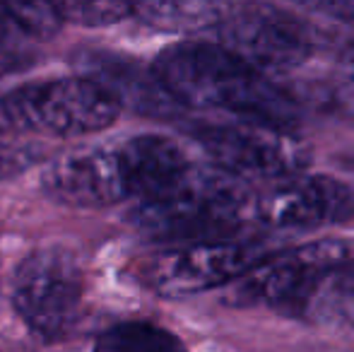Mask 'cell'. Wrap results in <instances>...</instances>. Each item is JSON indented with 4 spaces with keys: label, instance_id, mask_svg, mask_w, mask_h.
<instances>
[{
    "label": "cell",
    "instance_id": "1",
    "mask_svg": "<svg viewBox=\"0 0 354 352\" xmlns=\"http://www.w3.org/2000/svg\"><path fill=\"white\" fill-rule=\"evenodd\" d=\"M186 152L162 136H138L118 145H92L48 162L44 191L71 207H109L157 193L188 167Z\"/></svg>",
    "mask_w": 354,
    "mask_h": 352
},
{
    "label": "cell",
    "instance_id": "2",
    "mask_svg": "<svg viewBox=\"0 0 354 352\" xmlns=\"http://www.w3.org/2000/svg\"><path fill=\"white\" fill-rule=\"evenodd\" d=\"M152 71L178 106L229 111L287 128L294 123V106L282 89L224 44L178 41L154 58Z\"/></svg>",
    "mask_w": 354,
    "mask_h": 352
},
{
    "label": "cell",
    "instance_id": "3",
    "mask_svg": "<svg viewBox=\"0 0 354 352\" xmlns=\"http://www.w3.org/2000/svg\"><path fill=\"white\" fill-rule=\"evenodd\" d=\"M251 193L243 178L212 167L191 165L178 178L133 207V222L162 241L227 239L234 227L248 222Z\"/></svg>",
    "mask_w": 354,
    "mask_h": 352
},
{
    "label": "cell",
    "instance_id": "4",
    "mask_svg": "<svg viewBox=\"0 0 354 352\" xmlns=\"http://www.w3.org/2000/svg\"><path fill=\"white\" fill-rule=\"evenodd\" d=\"M3 104L39 138H75L104 131L121 113L116 99L84 75L27 82L5 94Z\"/></svg>",
    "mask_w": 354,
    "mask_h": 352
},
{
    "label": "cell",
    "instance_id": "5",
    "mask_svg": "<svg viewBox=\"0 0 354 352\" xmlns=\"http://www.w3.org/2000/svg\"><path fill=\"white\" fill-rule=\"evenodd\" d=\"M354 256V241L318 239L297 249L266 256L241 277L239 295L270 309L301 311L313 304L326 282Z\"/></svg>",
    "mask_w": 354,
    "mask_h": 352
},
{
    "label": "cell",
    "instance_id": "6",
    "mask_svg": "<svg viewBox=\"0 0 354 352\" xmlns=\"http://www.w3.org/2000/svg\"><path fill=\"white\" fill-rule=\"evenodd\" d=\"M201 142L219 169L239 178H282L304 174L311 147L292 128L239 118L236 123L201 131Z\"/></svg>",
    "mask_w": 354,
    "mask_h": 352
},
{
    "label": "cell",
    "instance_id": "7",
    "mask_svg": "<svg viewBox=\"0 0 354 352\" xmlns=\"http://www.w3.org/2000/svg\"><path fill=\"white\" fill-rule=\"evenodd\" d=\"M266 256L256 244L234 239L188 241L149 256L140 272L149 290L176 299L241 280Z\"/></svg>",
    "mask_w": 354,
    "mask_h": 352
},
{
    "label": "cell",
    "instance_id": "8",
    "mask_svg": "<svg viewBox=\"0 0 354 352\" xmlns=\"http://www.w3.org/2000/svg\"><path fill=\"white\" fill-rule=\"evenodd\" d=\"M84 280L77 261L63 249L34 251L15 272L12 304L41 335H61L77 319Z\"/></svg>",
    "mask_w": 354,
    "mask_h": 352
},
{
    "label": "cell",
    "instance_id": "9",
    "mask_svg": "<svg viewBox=\"0 0 354 352\" xmlns=\"http://www.w3.org/2000/svg\"><path fill=\"white\" fill-rule=\"evenodd\" d=\"M354 217V188L326 174H297L251 196L248 222L272 230H316Z\"/></svg>",
    "mask_w": 354,
    "mask_h": 352
},
{
    "label": "cell",
    "instance_id": "10",
    "mask_svg": "<svg viewBox=\"0 0 354 352\" xmlns=\"http://www.w3.org/2000/svg\"><path fill=\"white\" fill-rule=\"evenodd\" d=\"M219 32V44L266 75L301 66L313 51L306 24L272 5H239Z\"/></svg>",
    "mask_w": 354,
    "mask_h": 352
},
{
    "label": "cell",
    "instance_id": "11",
    "mask_svg": "<svg viewBox=\"0 0 354 352\" xmlns=\"http://www.w3.org/2000/svg\"><path fill=\"white\" fill-rule=\"evenodd\" d=\"M82 75L99 82L121 109L131 106L140 113H154L176 106L154 71H145L136 61H123L116 53H87L82 58Z\"/></svg>",
    "mask_w": 354,
    "mask_h": 352
},
{
    "label": "cell",
    "instance_id": "12",
    "mask_svg": "<svg viewBox=\"0 0 354 352\" xmlns=\"http://www.w3.org/2000/svg\"><path fill=\"white\" fill-rule=\"evenodd\" d=\"M236 8V0H133V12L164 32L222 27Z\"/></svg>",
    "mask_w": 354,
    "mask_h": 352
},
{
    "label": "cell",
    "instance_id": "13",
    "mask_svg": "<svg viewBox=\"0 0 354 352\" xmlns=\"http://www.w3.org/2000/svg\"><path fill=\"white\" fill-rule=\"evenodd\" d=\"M94 352H188L186 345L167 328L131 321L99 335Z\"/></svg>",
    "mask_w": 354,
    "mask_h": 352
},
{
    "label": "cell",
    "instance_id": "14",
    "mask_svg": "<svg viewBox=\"0 0 354 352\" xmlns=\"http://www.w3.org/2000/svg\"><path fill=\"white\" fill-rule=\"evenodd\" d=\"M0 17L29 39H51L63 27L53 0H0Z\"/></svg>",
    "mask_w": 354,
    "mask_h": 352
},
{
    "label": "cell",
    "instance_id": "15",
    "mask_svg": "<svg viewBox=\"0 0 354 352\" xmlns=\"http://www.w3.org/2000/svg\"><path fill=\"white\" fill-rule=\"evenodd\" d=\"M39 136L29 133L0 99V174H12L29 165L37 157Z\"/></svg>",
    "mask_w": 354,
    "mask_h": 352
},
{
    "label": "cell",
    "instance_id": "16",
    "mask_svg": "<svg viewBox=\"0 0 354 352\" xmlns=\"http://www.w3.org/2000/svg\"><path fill=\"white\" fill-rule=\"evenodd\" d=\"M63 22L77 27H109L133 15V0H53Z\"/></svg>",
    "mask_w": 354,
    "mask_h": 352
},
{
    "label": "cell",
    "instance_id": "17",
    "mask_svg": "<svg viewBox=\"0 0 354 352\" xmlns=\"http://www.w3.org/2000/svg\"><path fill=\"white\" fill-rule=\"evenodd\" d=\"M316 299L321 302L323 311L354 324V256L326 282Z\"/></svg>",
    "mask_w": 354,
    "mask_h": 352
},
{
    "label": "cell",
    "instance_id": "18",
    "mask_svg": "<svg viewBox=\"0 0 354 352\" xmlns=\"http://www.w3.org/2000/svg\"><path fill=\"white\" fill-rule=\"evenodd\" d=\"M335 99L354 121V44L340 56L335 68Z\"/></svg>",
    "mask_w": 354,
    "mask_h": 352
},
{
    "label": "cell",
    "instance_id": "19",
    "mask_svg": "<svg viewBox=\"0 0 354 352\" xmlns=\"http://www.w3.org/2000/svg\"><path fill=\"white\" fill-rule=\"evenodd\" d=\"M299 3L337 19H354V0H299Z\"/></svg>",
    "mask_w": 354,
    "mask_h": 352
},
{
    "label": "cell",
    "instance_id": "20",
    "mask_svg": "<svg viewBox=\"0 0 354 352\" xmlns=\"http://www.w3.org/2000/svg\"><path fill=\"white\" fill-rule=\"evenodd\" d=\"M19 37L24 34L17 32L8 19L0 17V61H12V56L19 51Z\"/></svg>",
    "mask_w": 354,
    "mask_h": 352
}]
</instances>
